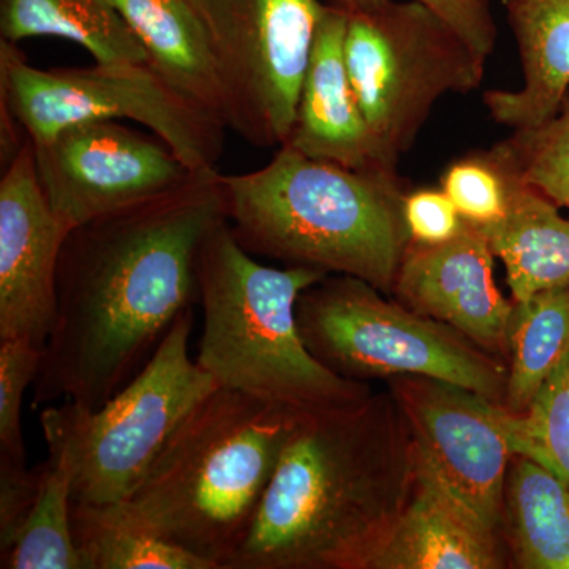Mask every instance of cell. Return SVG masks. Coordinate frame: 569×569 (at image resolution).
I'll return each instance as SVG.
<instances>
[{"instance_id": "1", "label": "cell", "mask_w": 569, "mask_h": 569, "mask_svg": "<svg viewBox=\"0 0 569 569\" xmlns=\"http://www.w3.org/2000/svg\"><path fill=\"white\" fill-rule=\"evenodd\" d=\"M220 174L198 170L171 192L71 228L33 408L61 400L99 410L200 302L198 257L227 220Z\"/></svg>"}, {"instance_id": "2", "label": "cell", "mask_w": 569, "mask_h": 569, "mask_svg": "<svg viewBox=\"0 0 569 569\" xmlns=\"http://www.w3.org/2000/svg\"><path fill=\"white\" fill-rule=\"evenodd\" d=\"M415 477L413 445L391 391L305 415L228 569H369Z\"/></svg>"}, {"instance_id": "3", "label": "cell", "mask_w": 569, "mask_h": 569, "mask_svg": "<svg viewBox=\"0 0 569 569\" xmlns=\"http://www.w3.org/2000/svg\"><path fill=\"white\" fill-rule=\"evenodd\" d=\"M220 183L231 231L253 257L395 291L411 244L397 171L351 170L283 144L263 168Z\"/></svg>"}, {"instance_id": "4", "label": "cell", "mask_w": 569, "mask_h": 569, "mask_svg": "<svg viewBox=\"0 0 569 569\" xmlns=\"http://www.w3.org/2000/svg\"><path fill=\"white\" fill-rule=\"evenodd\" d=\"M299 415L217 388L187 415L138 488L118 501L212 569L244 545Z\"/></svg>"}, {"instance_id": "5", "label": "cell", "mask_w": 569, "mask_h": 569, "mask_svg": "<svg viewBox=\"0 0 569 569\" xmlns=\"http://www.w3.org/2000/svg\"><path fill=\"white\" fill-rule=\"evenodd\" d=\"M203 332L197 362L217 387L305 415L356 406L373 395L310 353L298 323V301L325 272L260 263L217 224L198 257Z\"/></svg>"}, {"instance_id": "6", "label": "cell", "mask_w": 569, "mask_h": 569, "mask_svg": "<svg viewBox=\"0 0 569 569\" xmlns=\"http://www.w3.org/2000/svg\"><path fill=\"white\" fill-rule=\"evenodd\" d=\"M193 323V309L176 318L141 372L99 410L41 408L44 441L59 445L73 467V501L126 500L187 415L219 388L190 356Z\"/></svg>"}, {"instance_id": "7", "label": "cell", "mask_w": 569, "mask_h": 569, "mask_svg": "<svg viewBox=\"0 0 569 569\" xmlns=\"http://www.w3.org/2000/svg\"><path fill=\"white\" fill-rule=\"evenodd\" d=\"M310 353L337 376L369 383L429 377L505 406L508 366L449 326L389 301L365 280L326 276L298 301Z\"/></svg>"}, {"instance_id": "8", "label": "cell", "mask_w": 569, "mask_h": 569, "mask_svg": "<svg viewBox=\"0 0 569 569\" xmlns=\"http://www.w3.org/2000/svg\"><path fill=\"white\" fill-rule=\"evenodd\" d=\"M343 58L378 162L391 171L438 100L477 91L488 62L417 0H385L347 13Z\"/></svg>"}, {"instance_id": "9", "label": "cell", "mask_w": 569, "mask_h": 569, "mask_svg": "<svg viewBox=\"0 0 569 569\" xmlns=\"http://www.w3.org/2000/svg\"><path fill=\"white\" fill-rule=\"evenodd\" d=\"M0 100L33 142L73 123L129 119L151 130L192 170L217 168L227 126L174 92L148 63L41 70L20 44L0 41Z\"/></svg>"}, {"instance_id": "10", "label": "cell", "mask_w": 569, "mask_h": 569, "mask_svg": "<svg viewBox=\"0 0 569 569\" xmlns=\"http://www.w3.org/2000/svg\"><path fill=\"white\" fill-rule=\"evenodd\" d=\"M203 22L224 99V119L254 148H280L323 17L320 0H187Z\"/></svg>"}, {"instance_id": "11", "label": "cell", "mask_w": 569, "mask_h": 569, "mask_svg": "<svg viewBox=\"0 0 569 569\" xmlns=\"http://www.w3.org/2000/svg\"><path fill=\"white\" fill-rule=\"evenodd\" d=\"M388 385L406 418L415 466L498 531L508 470L516 456L515 413L488 397L436 378L395 377Z\"/></svg>"}, {"instance_id": "12", "label": "cell", "mask_w": 569, "mask_h": 569, "mask_svg": "<svg viewBox=\"0 0 569 569\" xmlns=\"http://www.w3.org/2000/svg\"><path fill=\"white\" fill-rule=\"evenodd\" d=\"M33 157L44 198L70 230L171 192L198 171L156 134L118 121L73 123L33 142Z\"/></svg>"}, {"instance_id": "13", "label": "cell", "mask_w": 569, "mask_h": 569, "mask_svg": "<svg viewBox=\"0 0 569 569\" xmlns=\"http://www.w3.org/2000/svg\"><path fill=\"white\" fill-rule=\"evenodd\" d=\"M69 231L44 198L29 138L0 179V340L24 339L44 350Z\"/></svg>"}, {"instance_id": "14", "label": "cell", "mask_w": 569, "mask_h": 569, "mask_svg": "<svg viewBox=\"0 0 569 569\" xmlns=\"http://www.w3.org/2000/svg\"><path fill=\"white\" fill-rule=\"evenodd\" d=\"M493 258L486 236L468 223L445 244L411 242L392 295L407 309L449 326L507 362L515 301L498 290Z\"/></svg>"}, {"instance_id": "15", "label": "cell", "mask_w": 569, "mask_h": 569, "mask_svg": "<svg viewBox=\"0 0 569 569\" xmlns=\"http://www.w3.org/2000/svg\"><path fill=\"white\" fill-rule=\"evenodd\" d=\"M347 13L326 3L307 66L293 129L284 144L312 159L351 168H387L348 80L343 40ZM391 171V170H388Z\"/></svg>"}, {"instance_id": "16", "label": "cell", "mask_w": 569, "mask_h": 569, "mask_svg": "<svg viewBox=\"0 0 569 569\" xmlns=\"http://www.w3.org/2000/svg\"><path fill=\"white\" fill-rule=\"evenodd\" d=\"M402 515L369 569H498L505 567L497 531L415 466Z\"/></svg>"}, {"instance_id": "17", "label": "cell", "mask_w": 569, "mask_h": 569, "mask_svg": "<svg viewBox=\"0 0 569 569\" xmlns=\"http://www.w3.org/2000/svg\"><path fill=\"white\" fill-rule=\"evenodd\" d=\"M518 41L523 84L493 89L485 104L493 121L512 130L541 126L569 93V0H505Z\"/></svg>"}, {"instance_id": "18", "label": "cell", "mask_w": 569, "mask_h": 569, "mask_svg": "<svg viewBox=\"0 0 569 569\" xmlns=\"http://www.w3.org/2000/svg\"><path fill=\"white\" fill-rule=\"evenodd\" d=\"M112 2L144 48L148 66L182 99L227 126L211 43L192 6L187 0Z\"/></svg>"}, {"instance_id": "19", "label": "cell", "mask_w": 569, "mask_h": 569, "mask_svg": "<svg viewBox=\"0 0 569 569\" xmlns=\"http://www.w3.org/2000/svg\"><path fill=\"white\" fill-rule=\"evenodd\" d=\"M477 230L503 263L512 301L569 284V219L515 168L503 219Z\"/></svg>"}, {"instance_id": "20", "label": "cell", "mask_w": 569, "mask_h": 569, "mask_svg": "<svg viewBox=\"0 0 569 569\" xmlns=\"http://www.w3.org/2000/svg\"><path fill=\"white\" fill-rule=\"evenodd\" d=\"M0 37L18 44L56 37L80 44L96 62L148 63L112 0H0Z\"/></svg>"}, {"instance_id": "21", "label": "cell", "mask_w": 569, "mask_h": 569, "mask_svg": "<svg viewBox=\"0 0 569 569\" xmlns=\"http://www.w3.org/2000/svg\"><path fill=\"white\" fill-rule=\"evenodd\" d=\"M505 518L516 567L569 569V488L557 475L515 456L505 485Z\"/></svg>"}, {"instance_id": "22", "label": "cell", "mask_w": 569, "mask_h": 569, "mask_svg": "<svg viewBox=\"0 0 569 569\" xmlns=\"http://www.w3.org/2000/svg\"><path fill=\"white\" fill-rule=\"evenodd\" d=\"M569 353V284L515 301L508 329L505 407L523 415Z\"/></svg>"}, {"instance_id": "23", "label": "cell", "mask_w": 569, "mask_h": 569, "mask_svg": "<svg viewBox=\"0 0 569 569\" xmlns=\"http://www.w3.org/2000/svg\"><path fill=\"white\" fill-rule=\"evenodd\" d=\"M71 531L82 569H212L146 529L121 503L73 501Z\"/></svg>"}, {"instance_id": "24", "label": "cell", "mask_w": 569, "mask_h": 569, "mask_svg": "<svg viewBox=\"0 0 569 569\" xmlns=\"http://www.w3.org/2000/svg\"><path fill=\"white\" fill-rule=\"evenodd\" d=\"M47 447L39 497L0 568L82 569L71 531L73 467L59 445Z\"/></svg>"}, {"instance_id": "25", "label": "cell", "mask_w": 569, "mask_h": 569, "mask_svg": "<svg viewBox=\"0 0 569 569\" xmlns=\"http://www.w3.org/2000/svg\"><path fill=\"white\" fill-rule=\"evenodd\" d=\"M512 436L516 456L541 463L569 488V353L529 410L515 415Z\"/></svg>"}, {"instance_id": "26", "label": "cell", "mask_w": 569, "mask_h": 569, "mask_svg": "<svg viewBox=\"0 0 569 569\" xmlns=\"http://www.w3.org/2000/svg\"><path fill=\"white\" fill-rule=\"evenodd\" d=\"M496 148L523 182L569 209V93L549 121L533 129L515 130Z\"/></svg>"}, {"instance_id": "27", "label": "cell", "mask_w": 569, "mask_h": 569, "mask_svg": "<svg viewBox=\"0 0 569 569\" xmlns=\"http://www.w3.org/2000/svg\"><path fill=\"white\" fill-rule=\"evenodd\" d=\"M512 168L496 146L467 153L448 164L440 189L458 209L463 222L485 228L503 219L508 208Z\"/></svg>"}, {"instance_id": "28", "label": "cell", "mask_w": 569, "mask_h": 569, "mask_svg": "<svg viewBox=\"0 0 569 569\" xmlns=\"http://www.w3.org/2000/svg\"><path fill=\"white\" fill-rule=\"evenodd\" d=\"M43 350L24 339L0 340V456L26 462L22 400L39 377Z\"/></svg>"}, {"instance_id": "29", "label": "cell", "mask_w": 569, "mask_h": 569, "mask_svg": "<svg viewBox=\"0 0 569 569\" xmlns=\"http://www.w3.org/2000/svg\"><path fill=\"white\" fill-rule=\"evenodd\" d=\"M380 2L385 0H328V3L346 13ZM417 2L436 11L438 17L451 24L482 58H490L497 41L492 0H417Z\"/></svg>"}, {"instance_id": "30", "label": "cell", "mask_w": 569, "mask_h": 569, "mask_svg": "<svg viewBox=\"0 0 569 569\" xmlns=\"http://www.w3.org/2000/svg\"><path fill=\"white\" fill-rule=\"evenodd\" d=\"M43 479V463L29 468L22 460L0 456V556L17 541L31 515Z\"/></svg>"}, {"instance_id": "31", "label": "cell", "mask_w": 569, "mask_h": 569, "mask_svg": "<svg viewBox=\"0 0 569 569\" xmlns=\"http://www.w3.org/2000/svg\"><path fill=\"white\" fill-rule=\"evenodd\" d=\"M403 217L413 244H445L466 227L458 209L441 189H419L407 193Z\"/></svg>"}]
</instances>
